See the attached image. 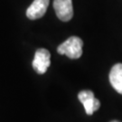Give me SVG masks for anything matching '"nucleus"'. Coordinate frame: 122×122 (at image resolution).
I'll return each instance as SVG.
<instances>
[{
  "label": "nucleus",
  "mask_w": 122,
  "mask_h": 122,
  "mask_svg": "<svg viewBox=\"0 0 122 122\" xmlns=\"http://www.w3.org/2000/svg\"><path fill=\"white\" fill-rule=\"evenodd\" d=\"M82 46L83 42L80 37L71 36L58 46L57 52L70 59H79L82 54Z\"/></svg>",
  "instance_id": "1"
},
{
  "label": "nucleus",
  "mask_w": 122,
  "mask_h": 122,
  "mask_svg": "<svg viewBox=\"0 0 122 122\" xmlns=\"http://www.w3.org/2000/svg\"><path fill=\"white\" fill-rule=\"evenodd\" d=\"M51 65V54L44 48L38 49L33 60V68L38 74H44Z\"/></svg>",
  "instance_id": "2"
},
{
  "label": "nucleus",
  "mask_w": 122,
  "mask_h": 122,
  "mask_svg": "<svg viewBox=\"0 0 122 122\" xmlns=\"http://www.w3.org/2000/svg\"><path fill=\"white\" fill-rule=\"evenodd\" d=\"M53 8L61 21L68 22L73 16L72 0H54Z\"/></svg>",
  "instance_id": "3"
},
{
  "label": "nucleus",
  "mask_w": 122,
  "mask_h": 122,
  "mask_svg": "<svg viewBox=\"0 0 122 122\" xmlns=\"http://www.w3.org/2000/svg\"><path fill=\"white\" fill-rule=\"evenodd\" d=\"M78 99L84 106L85 111L88 115H92L95 111L100 109V100L95 98L94 93L92 91L85 90V91L80 92L78 94Z\"/></svg>",
  "instance_id": "4"
},
{
  "label": "nucleus",
  "mask_w": 122,
  "mask_h": 122,
  "mask_svg": "<svg viewBox=\"0 0 122 122\" xmlns=\"http://www.w3.org/2000/svg\"><path fill=\"white\" fill-rule=\"evenodd\" d=\"M49 0H34L26 10V16L31 20L43 17L48 8Z\"/></svg>",
  "instance_id": "5"
},
{
  "label": "nucleus",
  "mask_w": 122,
  "mask_h": 122,
  "mask_svg": "<svg viewBox=\"0 0 122 122\" xmlns=\"http://www.w3.org/2000/svg\"><path fill=\"white\" fill-rule=\"evenodd\" d=\"M109 78L114 90L122 95V63H117L111 68Z\"/></svg>",
  "instance_id": "6"
},
{
  "label": "nucleus",
  "mask_w": 122,
  "mask_h": 122,
  "mask_svg": "<svg viewBox=\"0 0 122 122\" xmlns=\"http://www.w3.org/2000/svg\"><path fill=\"white\" fill-rule=\"evenodd\" d=\"M110 122H119V121H118V120H112V121H110Z\"/></svg>",
  "instance_id": "7"
}]
</instances>
